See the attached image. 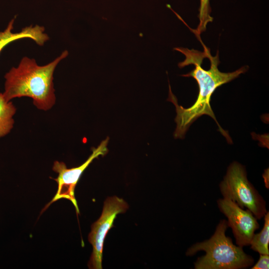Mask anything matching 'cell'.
Returning a JSON list of instances; mask_svg holds the SVG:
<instances>
[{"label":"cell","mask_w":269,"mask_h":269,"mask_svg":"<svg viewBox=\"0 0 269 269\" xmlns=\"http://www.w3.org/2000/svg\"><path fill=\"white\" fill-rule=\"evenodd\" d=\"M264 224L260 233L254 234L251 241V249L260 254L269 255V212L264 216Z\"/></svg>","instance_id":"30bf717a"},{"label":"cell","mask_w":269,"mask_h":269,"mask_svg":"<svg viewBox=\"0 0 269 269\" xmlns=\"http://www.w3.org/2000/svg\"><path fill=\"white\" fill-rule=\"evenodd\" d=\"M16 108L11 101H7L0 93V138L7 134L13 127Z\"/></svg>","instance_id":"9c48e42d"},{"label":"cell","mask_w":269,"mask_h":269,"mask_svg":"<svg viewBox=\"0 0 269 269\" xmlns=\"http://www.w3.org/2000/svg\"><path fill=\"white\" fill-rule=\"evenodd\" d=\"M109 140V137L103 140L96 148L93 149L92 154L86 161L78 167L68 168L63 162L54 161L52 169L58 173V177L53 179L57 183L58 188L55 196L45 206L42 212L53 202L61 199H65L70 200L75 206L77 213H79L74 194L76 185L84 170L93 160L108 152L107 145Z\"/></svg>","instance_id":"8992f818"},{"label":"cell","mask_w":269,"mask_h":269,"mask_svg":"<svg viewBox=\"0 0 269 269\" xmlns=\"http://www.w3.org/2000/svg\"><path fill=\"white\" fill-rule=\"evenodd\" d=\"M228 227L227 220H221L209 239L195 243L187 249V256H193L199 251L205 252L194 263V269H242L253 265V258L226 235Z\"/></svg>","instance_id":"3957f363"},{"label":"cell","mask_w":269,"mask_h":269,"mask_svg":"<svg viewBox=\"0 0 269 269\" xmlns=\"http://www.w3.org/2000/svg\"><path fill=\"white\" fill-rule=\"evenodd\" d=\"M14 22V19H11L6 29L0 32V53L5 46L18 39L29 38L42 46L49 39L48 35L44 32V27L38 25L27 26L19 32L13 33L12 30Z\"/></svg>","instance_id":"ba28073f"},{"label":"cell","mask_w":269,"mask_h":269,"mask_svg":"<svg viewBox=\"0 0 269 269\" xmlns=\"http://www.w3.org/2000/svg\"><path fill=\"white\" fill-rule=\"evenodd\" d=\"M219 189L223 198L233 201L242 208H246L258 220L267 212L266 201L249 181L245 167L239 162L234 161L228 167Z\"/></svg>","instance_id":"277c9868"},{"label":"cell","mask_w":269,"mask_h":269,"mask_svg":"<svg viewBox=\"0 0 269 269\" xmlns=\"http://www.w3.org/2000/svg\"><path fill=\"white\" fill-rule=\"evenodd\" d=\"M217 203L220 212L227 219L236 245L241 247L250 246L255 231L260 227L258 219L250 210H244L230 199L219 198Z\"/></svg>","instance_id":"52a82bcc"},{"label":"cell","mask_w":269,"mask_h":269,"mask_svg":"<svg viewBox=\"0 0 269 269\" xmlns=\"http://www.w3.org/2000/svg\"><path fill=\"white\" fill-rule=\"evenodd\" d=\"M204 48V51L190 50L183 47L174 48L185 56V60L178 64L179 68L193 64L195 68L190 72L182 76L192 77L197 82L199 93L195 103L190 107L184 108L179 105L177 100L172 93L169 83L168 101L175 106L176 116L175 122L176 128L174 133L175 138H183L191 124L202 115L211 117L217 124L219 131L225 137L228 143L232 140L228 132L223 130L218 123L210 105L211 96L215 90L220 86L227 83L238 77L240 75L248 70V66L228 73L221 72L218 68L219 64L218 51L215 56L211 55L210 50L200 41Z\"/></svg>","instance_id":"6da1fadb"},{"label":"cell","mask_w":269,"mask_h":269,"mask_svg":"<svg viewBox=\"0 0 269 269\" xmlns=\"http://www.w3.org/2000/svg\"><path fill=\"white\" fill-rule=\"evenodd\" d=\"M68 55L67 50L52 62L38 65L35 60L22 58L16 67H12L5 76L2 94L7 101L15 98L27 97L38 109L48 111L55 104L56 97L53 74L59 63Z\"/></svg>","instance_id":"7a4b0ae2"},{"label":"cell","mask_w":269,"mask_h":269,"mask_svg":"<svg viewBox=\"0 0 269 269\" xmlns=\"http://www.w3.org/2000/svg\"><path fill=\"white\" fill-rule=\"evenodd\" d=\"M199 7V24L194 33L195 35H199L206 29L207 24L212 21L213 18L210 15L211 8L209 5V0H200Z\"/></svg>","instance_id":"8fae6325"},{"label":"cell","mask_w":269,"mask_h":269,"mask_svg":"<svg viewBox=\"0 0 269 269\" xmlns=\"http://www.w3.org/2000/svg\"><path fill=\"white\" fill-rule=\"evenodd\" d=\"M128 208L127 203L116 196L109 197L105 201L101 215L92 225L88 236V240L93 247L88 264L89 269H102L103 251L106 236L113 226L117 215L125 212Z\"/></svg>","instance_id":"5b68a950"},{"label":"cell","mask_w":269,"mask_h":269,"mask_svg":"<svg viewBox=\"0 0 269 269\" xmlns=\"http://www.w3.org/2000/svg\"><path fill=\"white\" fill-rule=\"evenodd\" d=\"M269 268V255L260 254L257 262L251 268V269H268Z\"/></svg>","instance_id":"7c38bea8"}]
</instances>
